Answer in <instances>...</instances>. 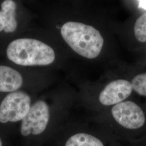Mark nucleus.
Here are the masks:
<instances>
[{
    "label": "nucleus",
    "mask_w": 146,
    "mask_h": 146,
    "mask_svg": "<svg viewBox=\"0 0 146 146\" xmlns=\"http://www.w3.org/2000/svg\"><path fill=\"white\" fill-rule=\"evenodd\" d=\"M111 116L115 128L110 133L114 142H133L146 137V116L143 110L135 102L124 101L113 106Z\"/></svg>",
    "instance_id": "1"
},
{
    "label": "nucleus",
    "mask_w": 146,
    "mask_h": 146,
    "mask_svg": "<svg viewBox=\"0 0 146 146\" xmlns=\"http://www.w3.org/2000/svg\"><path fill=\"white\" fill-rule=\"evenodd\" d=\"M61 34L65 42L75 52L87 58L98 57L104 46V40L100 31L82 23L66 22L61 29Z\"/></svg>",
    "instance_id": "2"
},
{
    "label": "nucleus",
    "mask_w": 146,
    "mask_h": 146,
    "mask_svg": "<svg viewBox=\"0 0 146 146\" xmlns=\"http://www.w3.org/2000/svg\"><path fill=\"white\" fill-rule=\"evenodd\" d=\"M7 56L12 62L22 66H48L55 60L52 47L34 38H22L11 42L7 49Z\"/></svg>",
    "instance_id": "3"
},
{
    "label": "nucleus",
    "mask_w": 146,
    "mask_h": 146,
    "mask_svg": "<svg viewBox=\"0 0 146 146\" xmlns=\"http://www.w3.org/2000/svg\"><path fill=\"white\" fill-rule=\"evenodd\" d=\"M31 104V98L25 92L17 91L8 94L0 105V122L22 120L30 109Z\"/></svg>",
    "instance_id": "4"
},
{
    "label": "nucleus",
    "mask_w": 146,
    "mask_h": 146,
    "mask_svg": "<svg viewBox=\"0 0 146 146\" xmlns=\"http://www.w3.org/2000/svg\"><path fill=\"white\" fill-rule=\"evenodd\" d=\"M50 117L49 108L43 101H38L31 106L22 120L21 134L24 136L32 134L37 135L46 129Z\"/></svg>",
    "instance_id": "5"
},
{
    "label": "nucleus",
    "mask_w": 146,
    "mask_h": 146,
    "mask_svg": "<svg viewBox=\"0 0 146 146\" xmlns=\"http://www.w3.org/2000/svg\"><path fill=\"white\" fill-rule=\"evenodd\" d=\"M133 92L131 82L125 80H117L108 84L99 97L100 102L104 106H114L127 99Z\"/></svg>",
    "instance_id": "6"
},
{
    "label": "nucleus",
    "mask_w": 146,
    "mask_h": 146,
    "mask_svg": "<svg viewBox=\"0 0 146 146\" xmlns=\"http://www.w3.org/2000/svg\"><path fill=\"white\" fill-rule=\"evenodd\" d=\"M23 79L21 74L10 67L0 66V92H14L20 88Z\"/></svg>",
    "instance_id": "7"
},
{
    "label": "nucleus",
    "mask_w": 146,
    "mask_h": 146,
    "mask_svg": "<svg viewBox=\"0 0 146 146\" xmlns=\"http://www.w3.org/2000/svg\"><path fill=\"white\" fill-rule=\"evenodd\" d=\"M16 4L12 0H5L1 4L0 11V32L5 33L15 31L17 27L16 19Z\"/></svg>",
    "instance_id": "8"
},
{
    "label": "nucleus",
    "mask_w": 146,
    "mask_h": 146,
    "mask_svg": "<svg viewBox=\"0 0 146 146\" xmlns=\"http://www.w3.org/2000/svg\"><path fill=\"white\" fill-rule=\"evenodd\" d=\"M66 146H105L98 137L86 133H78L72 136Z\"/></svg>",
    "instance_id": "9"
},
{
    "label": "nucleus",
    "mask_w": 146,
    "mask_h": 146,
    "mask_svg": "<svg viewBox=\"0 0 146 146\" xmlns=\"http://www.w3.org/2000/svg\"><path fill=\"white\" fill-rule=\"evenodd\" d=\"M134 29L136 39L140 42H146V12L136 20Z\"/></svg>",
    "instance_id": "10"
},
{
    "label": "nucleus",
    "mask_w": 146,
    "mask_h": 146,
    "mask_svg": "<svg viewBox=\"0 0 146 146\" xmlns=\"http://www.w3.org/2000/svg\"><path fill=\"white\" fill-rule=\"evenodd\" d=\"M131 84L136 93L146 97V73L136 75Z\"/></svg>",
    "instance_id": "11"
},
{
    "label": "nucleus",
    "mask_w": 146,
    "mask_h": 146,
    "mask_svg": "<svg viewBox=\"0 0 146 146\" xmlns=\"http://www.w3.org/2000/svg\"><path fill=\"white\" fill-rule=\"evenodd\" d=\"M112 146H146V137L137 141L133 142H114Z\"/></svg>",
    "instance_id": "12"
},
{
    "label": "nucleus",
    "mask_w": 146,
    "mask_h": 146,
    "mask_svg": "<svg viewBox=\"0 0 146 146\" xmlns=\"http://www.w3.org/2000/svg\"><path fill=\"white\" fill-rule=\"evenodd\" d=\"M140 3V7H142V8L146 9V1H139Z\"/></svg>",
    "instance_id": "13"
},
{
    "label": "nucleus",
    "mask_w": 146,
    "mask_h": 146,
    "mask_svg": "<svg viewBox=\"0 0 146 146\" xmlns=\"http://www.w3.org/2000/svg\"><path fill=\"white\" fill-rule=\"evenodd\" d=\"M0 146H2V141H1V138H0Z\"/></svg>",
    "instance_id": "14"
}]
</instances>
